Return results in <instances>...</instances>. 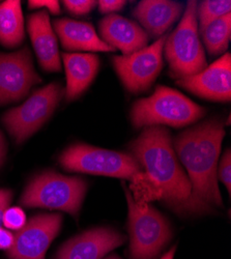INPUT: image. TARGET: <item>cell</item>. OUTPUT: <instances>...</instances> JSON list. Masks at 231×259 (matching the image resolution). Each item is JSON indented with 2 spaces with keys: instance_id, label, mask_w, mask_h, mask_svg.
Masks as SVG:
<instances>
[{
  "instance_id": "6da1fadb",
  "label": "cell",
  "mask_w": 231,
  "mask_h": 259,
  "mask_svg": "<svg viewBox=\"0 0 231 259\" xmlns=\"http://www.w3.org/2000/svg\"><path fill=\"white\" fill-rule=\"evenodd\" d=\"M225 130L213 118L188 128L174 139L176 154L188 171L191 194L186 213H202L222 206L217 180V164Z\"/></svg>"
},
{
  "instance_id": "7a4b0ae2",
  "label": "cell",
  "mask_w": 231,
  "mask_h": 259,
  "mask_svg": "<svg viewBox=\"0 0 231 259\" xmlns=\"http://www.w3.org/2000/svg\"><path fill=\"white\" fill-rule=\"evenodd\" d=\"M130 149L159 190L160 200L186 214L191 185L176 159L169 130L162 125L146 126L130 144Z\"/></svg>"
},
{
  "instance_id": "3957f363",
  "label": "cell",
  "mask_w": 231,
  "mask_h": 259,
  "mask_svg": "<svg viewBox=\"0 0 231 259\" xmlns=\"http://www.w3.org/2000/svg\"><path fill=\"white\" fill-rule=\"evenodd\" d=\"M205 110L179 92L160 85L155 93L135 102L131 111L135 127L166 124L181 127L203 117Z\"/></svg>"
},
{
  "instance_id": "277c9868",
  "label": "cell",
  "mask_w": 231,
  "mask_h": 259,
  "mask_svg": "<svg viewBox=\"0 0 231 259\" xmlns=\"http://www.w3.org/2000/svg\"><path fill=\"white\" fill-rule=\"evenodd\" d=\"M85 193L86 183L84 180L46 171L28 184L21 197V203L27 207L67 211L77 217Z\"/></svg>"
},
{
  "instance_id": "5b68a950",
  "label": "cell",
  "mask_w": 231,
  "mask_h": 259,
  "mask_svg": "<svg viewBox=\"0 0 231 259\" xmlns=\"http://www.w3.org/2000/svg\"><path fill=\"white\" fill-rule=\"evenodd\" d=\"M197 7L196 2L188 3L180 23L165 41V57L174 78L199 74L207 67L198 35Z\"/></svg>"
},
{
  "instance_id": "8992f818",
  "label": "cell",
  "mask_w": 231,
  "mask_h": 259,
  "mask_svg": "<svg viewBox=\"0 0 231 259\" xmlns=\"http://www.w3.org/2000/svg\"><path fill=\"white\" fill-rule=\"evenodd\" d=\"M59 163L66 170L83 174L106 176L136 181L144 171L131 155L89 146L75 144L59 157Z\"/></svg>"
},
{
  "instance_id": "52a82bcc",
  "label": "cell",
  "mask_w": 231,
  "mask_h": 259,
  "mask_svg": "<svg viewBox=\"0 0 231 259\" xmlns=\"http://www.w3.org/2000/svg\"><path fill=\"white\" fill-rule=\"evenodd\" d=\"M124 193L129 205L130 256L132 259H155L171 240V227L156 208L148 203H137L125 187Z\"/></svg>"
},
{
  "instance_id": "ba28073f",
  "label": "cell",
  "mask_w": 231,
  "mask_h": 259,
  "mask_svg": "<svg viewBox=\"0 0 231 259\" xmlns=\"http://www.w3.org/2000/svg\"><path fill=\"white\" fill-rule=\"evenodd\" d=\"M65 89L60 83H51L33 93L22 105L9 110L3 116L8 132L17 143H22L43 125L53 114Z\"/></svg>"
},
{
  "instance_id": "9c48e42d",
  "label": "cell",
  "mask_w": 231,
  "mask_h": 259,
  "mask_svg": "<svg viewBox=\"0 0 231 259\" xmlns=\"http://www.w3.org/2000/svg\"><path fill=\"white\" fill-rule=\"evenodd\" d=\"M166 38L162 35L149 47L113 57L114 69L128 91L138 94L151 88L163 68L162 53Z\"/></svg>"
},
{
  "instance_id": "30bf717a",
  "label": "cell",
  "mask_w": 231,
  "mask_h": 259,
  "mask_svg": "<svg viewBox=\"0 0 231 259\" xmlns=\"http://www.w3.org/2000/svg\"><path fill=\"white\" fill-rule=\"evenodd\" d=\"M59 213L37 214L14 235V244L8 250L11 259H45V254L60 230Z\"/></svg>"
},
{
  "instance_id": "8fae6325",
  "label": "cell",
  "mask_w": 231,
  "mask_h": 259,
  "mask_svg": "<svg viewBox=\"0 0 231 259\" xmlns=\"http://www.w3.org/2000/svg\"><path fill=\"white\" fill-rule=\"evenodd\" d=\"M39 82L28 48L0 53V105L22 100Z\"/></svg>"
},
{
  "instance_id": "7c38bea8",
  "label": "cell",
  "mask_w": 231,
  "mask_h": 259,
  "mask_svg": "<svg viewBox=\"0 0 231 259\" xmlns=\"http://www.w3.org/2000/svg\"><path fill=\"white\" fill-rule=\"evenodd\" d=\"M176 84L198 97L229 102L231 99V55L225 53L199 74L180 78Z\"/></svg>"
},
{
  "instance_id": "4fadbf2b",
  "label": "cell",
  "mask_w": 231,
  "mask_h": 259,
  "mask_svg": "<svg viewBox=\"0 0 231 259\" xmlns=\"http://www.w3.org/2000/svg\"><path fill=\"white\" fill-rule=\"evenodd\" d=\"M125 237L111 228H96L73 237L62 246L56 259H102L121 246Z\"/></svg>"
},
{
  "instance_id": "5bb4252c",
  "label": "cell",
  "mask_w": 231,
  "mask_h": 259,
  "mask_svg": "<svg viewBox=\"0 0 231 259\" xmlns=\"http://www.w3.org/2000/svg\"><path fill=\"white\" fill-rule=\"evenodd\" d=\"M102 40L123 55L135 53L146 47L149 35L134 21L118 15H108L100 22Z\"/></svg>"
},
{
  "instance_id": "9a60e30c",
  "label": "cell",
  "mask_w": 231,
  "mask_h": 259,
  "mask_svg": "<svg viewBox=\"0 0 231 259\" xmlns=\"http://www.w3.org/2000/svg\"><path fill=\"white\" fill-rule=\"evenodd\" d=\"M27 28L41 69L47 72L61 71L57 39L47 12L31 14L28 18Z\"/></svg>"
},
{
  "instance_id": "2e32d148",
  "label": "cell",
  "mask_w": 231,
  "mask_h": 259,
  "mask_svg": "<svg viewBox=\"0 0 231 259\" xmlns=\"http://www.w3.org/2000/svg\"><path fill=\"white\" fill-rule=\"evenodd\" d=\"M182 5L166 0H143L133 10V16L149 36L161 37L180 17Z\"/></svg>"
},
{
  "instance_id": "e0dca14e",
  "label": "cell",
  "mask_w": 231,
  "mask_h": 259,
  "mask_svg": "<svg viewBox=\"0 0 231 259\" xmlns=\"http://www.w3.org/2000/svg\"><path fill=\"white\" fill-rule=\"evenodd\" d=\"M54 29L62 47L67 50L112 52L114 49L104 42L94 26L87 22L62 18L54 21Z\"/></svg>"
},
{
  "instance_id": "ac0fdd59",
  "label": "cell",
  "mask_w": 231,
  "mask_h": 259,
  "mask_svg": "<svg viewBox=\"0 0 231 259\" xmlns=\"http://www.w3.org/2000/svg\"><path fill=\"white\" fill-rule=\"evenodd\" d=\"M67 88L65 96L67 101L79 98L94 81L100 68V58L96 54L64 53Z\"/></svg>"
},
{
  "instance_id": "d6986e66",
  "label": "cell",
  "mask_w": 231,
  "mask_h": 259,
  "mask_svg": "<svg viewBox=\"0 0 231 259\" xmlns=\"http://www.w3.org/2000/svg\"><path fill=\"white\" fill-rule=\"evenodd\" d=\"M24 34L21 2L7 0L0 4V44L15 48L23 41Z\"/></svg>"
},
{
  "instance_id": "ffe728a7",
  "label": "cell",
  "mask_w": 231,
  "mask_h": 259,
  "mask_svg": "<svg viewBox=\"0 0 231 259\" xmlns=\"http://www.w3.org/2000/svg\"><path fill=\"white\" fill-rule=\"evenodd\" d=\"M199 32L207 51L212 55L221 54L227 49L230 40L231 14L217 19Z\"/></svg>"
},
{
  "instance_id": "44dd1931",
  "label": "cell",
  "mask_w": 231,
  "mask_h": 259,
  "mask_svg": "<svg viewBox=\"0 0 231 259\" xmlns=\"http://www.w3.org/2000/svg\"><path fill=\"white\" fill-rule=\"evenodd\" d=\"M231 2L229 0H205L197 7V15L199 17L198 31H201L207 25L217 19L230 14Z\"/></svg>"
},
{
  "instance_id": "7402d4cb",
  "label": "cell",
  "mask_w": 231,
  "mask_h": 259,
  "mask_svg": "<svg viewBox=\"0 0 231 259\" xmlns=\"http://www.w3.org/2000/svg\"><path fill=\"white\" fill-rule=\"evenodd\" d=\"M26 223L27 220L24 210L18 206L8 208L4 214L3 225H5V227H7L8 229L18 231L22 229Z\"/></svg>"
},
{
  "instance_id": "603a6c76",
  "label": "cell",
  "mask_w": 231,
  "mask_h": 259,
  "mask_svg": "<svg viewBox=\"0 0 231 259\" xmlns=\"http://www.w3.org/2000/svg\"><path fill=\"white\" fill-rule=\"evenodd\" d=\"M65 8L73 15L82 16L88 14L97 5V2L91 0H65Z\"/></svg>"
},
{
  "instance_id": "cb8c5ba5",
  "label": "cell",
  "mask_w": 231,
  "mask_h": 259,
  "mask_svg": "<svg viewBox=\"0 0 231 259\" xmlns=\"http://www.w3.org/2000/svg\"><path fill=\"white\" fill-rule=\"evenodd\" d=\"M230 175H231V153H230V149L228 148L221 160L219 176L222 183L226 186L229 194L231 192V176Z\"/></svg>"
},
{
  "instance_id": "d4e9b609",
  "label": "cell",
  "mask_w": 231,
  "mask_h": 259,
  "mask_svg": "<svg viewBox=\"0 0 231 259\" xmlns=\"http://www.w3.org/2000/svg\"><path fill=\"white\" fill-rule=\"evenodd\" d=\"M28 8L30 10L34 9H47L52 14L60 13V6L56 0H30L28 2Z\"/></svg>"
},
{
  "instance_id": "484cf974",
  "label": "cell",
  "mask_w": 231,
  "mask_h": 259,
  "mask_svg": "<svg viewBox=\"0 0 231 259\" xmlns=\"http://www.w3.org/2000/svg\"><path fill=\"white\" fill-rule=\"evenodd\" d=\"M98 5L101 13L111 15L114 12L120 11L124 7L125 2H121V0H100Z\"/></svg>"
},
{
  "instance_id": "4316f807",
  "label": "cell",
  "mask_w": 231,
  "mask_h": 259,
  "mask_svg": "<svg viewBox=\"0 0 231 259\" xmlns=\"http://www.w3.org/2000/svg\"><path fill=\"white\" fill-rule=\"evenodd\" d=\"M13 198V192L8 189H0V227L3 225L4 214L9 208Z\"/></svg>"
},
{
  "instance_id": "83f0119b",
  "label": "cell",
  "mask_w": 231,
  "mask_h": 259,
  "mask_svg": "<svg viewBox=\"0 0 231 259\" xmlns=\"http://www.w3.org/2000/svg\"><path fill=\"white\" fill-rule=\"evenodd\" d=\"M14 239L15 236L11 231L0 227V249L8 251L13 246Z\"/></svg>"
},
{
  "instance_id": "f1b7e54d",
  "label": "cell",
  "mask_w": 231,
  "mask_h": 259,
  "mask_svg": "<svg viewBox=\"0 0 231 259\" xmlns=\"http://www.w3.org/2000/svg\"><path fill=\"white\" fill-rule=\"evenodd\" d=\"M6 154H7V143H6L3 133L0 132V166L3 165V163L5 161Z\"/></svg>"
},
{
  "instance_id": "f546056e",
  "label": "cell",
  "mask_w": 231,
  "mask_h": 259,
  "mask_svg": "<svg viewBox=\"0 0 231 259\" xmlns=\"http://www.w3.org/2000/svg\"><path fill=\"white\" fill-rule=\"evenodd\" d=\"M175 250H176V247H173L170 251H168L161 259H173V256H174V253H175Z\"/></svg>"
},
{
  "instance_id": "4dcf8cb0",
  "label": "cell",
  "mask_w": 231,
  "mask_h": 259,
  "mask_svg": "<svg viewBox=\"0 0 231 259\" xmlns=\"http://www.w3.org/2000/svg\"><path fill=\"white\" fill-rule=\"evenodd\" d=\"M106 259H120V258H118L117 256L113 255V256H110V257H108V258H106Z\"/></svg>"
}]
</instances>
